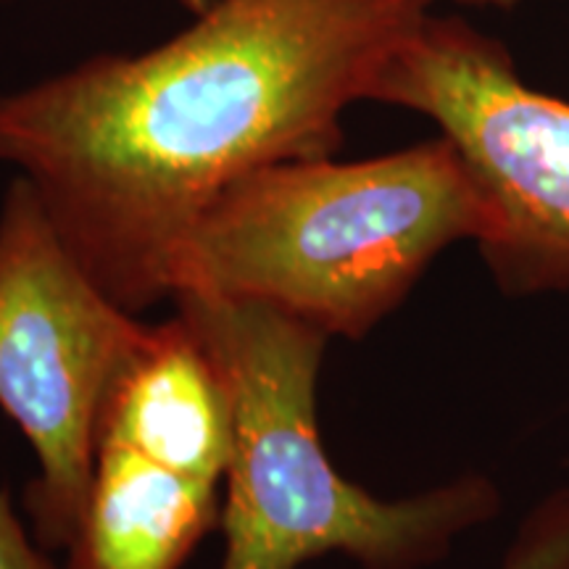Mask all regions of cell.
Masks as SVG:
<instances>
[{"label": "cell", "mask_w": 569, "mask_h": 569, "mask_svg": "<svg viewBox=\"0 0 569 569\" xmlns=\"http://www.w3.org/2000/svg\"><path fill=\"white\" fill-rule=\"evenodd\" d=\"M0 3H9V0H0Z\"/></svg>", "instance_id": "cell-10"}, {"label": "cell", "mask_w": 569, "mask_h": 569, "mask_svg": "<svg viewBox=\"0 0 569 569\" xmlns=\"http://www.w3.org/2000/svg\"><path fill=\"white\" fill-rule=\"evenodd\" d=\"M498 569H569V488L546 496L522 519Z\"/></svg>", "instance_id": "cell-6"}, {"label": "cell", "mask_w": 569, "mask_h": 569, "mask_svg": "<svg viewBox=\"0 0 569 569\" xmlns=\"http://www.w3.org/2000/svg\"><path fill=\"white\" fill-rule=\"evenodd\" d=\"M0 569H74L67 559L53 561L34 540L6 488H0Z\"/></svg>", "instance_id": "cell-7"}, {"label": "cell", "mask_w": 569, "mask_h": 569, "mask_svg": "<svg viewBox=\"0 0 569 569\" xmlns=\"http://www.w3.org/2000/svg\"><path fill=\"white\" fill-rule=\"evenodd\" d=\"M493 203L451 140L386 156L282 161L232 182L184 232L174 296L253 303L361 340L461 240L496 234Z\"/></svg>", "instance_id": "cell-2"}, {"label": "cell", "mask_w": 569, "mask_h": 569, "mask_svg": "<svg viewBox=\"0 0 569 569\" xmlns=\"http://www.w3.org/2000/svg\"><path fill=\"white\" fill-rule=\"evenodd\" d=\"M177 3H180L182 9L188 11L190 17H193V13H201V11L206 9V6L211 3V0H177Z\"/></svg>", "instance_id": "cell-9"}, {"label": "cell", "mask_w": 569, "mask_h": 569, "mask_svg": "<svg viewBox=\"0 0 569 569\" xmlns=\"http://www.w3.org/2000/svg\"><path fill=\"white\" fill-rule=\"evenodd\" d=\"M369 101L430 119L496 209L480 246L509 296L569 288V101L532 90L501 42L427 17L390 56Z\"/></svg>", "instance_id": "cell-5"}, {"label": "cell", "mask_w": 569, "mask_h": 569, "mask_svg": "<svg viewBox=\"0 0 569 569\" xmlns=\"http://www.w3.org/2000/svg\"><path fill=\"white\" fill-rule=\"evenodd\" d=\"M457 6H467V9H515L519 0H451Z\"/></svg>", "instance_id": "cell-8"}, {"label": "cell", "mask_w": 569, "mask_h": 569, "mask_svg": "<svg viewBox=\"0 0 569 569\" xmlns=\"http://www.w3.org/2000/svg\"><path fill=\"white\" fill-rule=\"evenodd\" d=\"M148 325L98 288L24 177L0 203V411L38 459L30 532L67 553L80 536L92 446L113 377Z\"/></svg>", "instance_id": "cell-4"}, {"label": "cell", "mask_w": 569, "mask_h": 569, "mask_svg": "<svg viewBox=\"0 0 569 569\" xmlns=\"http://www.w3.org/2000/svg\"><path fill=\"white\" fill-rule=\"evenodd\" d=\"M172 301L230 377L234 443L219 569H301L327 553L361 569H425L498 515L501 493L482 475L382 501L338 472L317 425L325 332L264 306L188 293Z\"/></svg>", "instance_id": "cell-3"}, {"label": "cell", "mask_w": 569, "mask_h": 569, "mask_svg": "<svg viewBox=\"0 0 569 569\" xmlns=\"http://www.w3.org/2000/svg\"><path fill=\"white\" fill-rule=\"evenodd\" d=\"M436 0H211L174 38L0 90V167L24 177L130 315L172 298L184 232L232 182L336 156L343 113Z\"/></svg>", "instance_id": "cell-1"}]
</instances>
